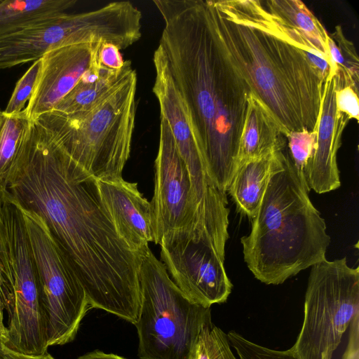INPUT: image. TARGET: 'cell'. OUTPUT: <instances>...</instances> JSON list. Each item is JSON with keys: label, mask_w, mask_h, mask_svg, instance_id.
Listing matches in <instances>:
<instances>
[{"label": "cell", "mask_w": 359, "mask_h": 359, "mask_svg": "<svg viewBox=\"0 0 359 359\" xmlns=\"http://www.w3.org/2000/svg\"><path fill=\"white\" fill-rule=\"evenodd\" d=\"M101 43L59 46L42 56L36 84L25 107L31 121L52 111L73 89L83 73L99 61Z\"/></svg>", "instance_id": "7c38bea8"}, {"label": "cell", "mask_w": 359, "mask_h": 359, "mask_svg": "<svg viewBox=\"0 0 359 359\" xmlns=\"http://www.w3.org/2000/svg\"><path fill=\"white\" fill-rule=\"evenodd\" d=\"M217 359H237L231 348L227 336L224 334H220L217 337Z\"/></svg>", "instance_id": "4dcf8cb0"}, {"label": "cell", "mask_w": 359, "mask_h": 359, "mask_svg": "<svg viewBox=\"0 0 359 359\" xmlns=\"http://www.w3.org/2000/svg\"><path fill=\"white\" fill-rule=\"evenodd\" d=\"M227 56L285 137L314 130L323 86L317 62L294 43L260 1H212Z\"/></svg>", "instance_id": "3957f363"}, {"label": "cell", "mask_w": 359, "mask_h": 359, "mask_svg": "<svg viewBox=\"0 0 359 359\" xmlns=\"http://www.w3.org/2000/svg\"><path fill=\"white\" fill-rule=\"evenodd\" d=\"M76 359H127L121 356L113 354L106 353L99 350L87 353L78 357Z\"/></svg>", "instance_id": "1f68e13d"}, {"label": "cell", "mask_w": 359, "mask_h": 359, "mask_svg": "<svg viewBox=\"0 0 359 359\" xmlns=\"http://www.w3.org/2000/svg\"><path fill=\"white\" fill-rule=\"evenodd\" d=\"M0 359H55L46 353L41 355H30L13 351L7 348L0 340Z\"/></svg>", "instance_id": "f546056e"}, {"label": "cell", "mask_w": 359, "mask_h": 359, "mask_svg": "<svg viewBox=\"0 0 359 359\" xmlns=\"http://www.w3.org/2000/svg\"><path fill=\"white\" fill-rule=\"evenodd\" d=\"M4 222L2 215V203L0 193V283L4 280V265H3V239H4Z\"/></svg>", "instance_id": "d6a6232c"}, {"label": "cell", "mask_w": 359, "mask_h": 359, "mask_svg": "<svg viewBox=\"0 0 359 359\" xmlns=\"http://www.w3.org/2000/svg\"><path fill=\"white\" fill-rule=\"evenodd\" d=\"M214 325L211 321L203 326L193 346L189 359H217Z\"/></svg>", "instance_id": "484cf974"}, {"label": "cell", "mask_w": 359, "mask_h": 359, "mask_svg": "<svg viewBox=\"0 0 359 359\" xmlns=\"http://www.w3.org/2000/svg\"><path fill=\"white\" fill-rule=\"evenodd\" d=\"M287 140L288 154L302 184L310 191L304 178V172L312 158L316 145V129L290 132Z\"/></svg>", "instance_id": "603a6c76"}, {"label": "cell", "mask_w": 359, "mask_h": 359, "mask_svg": "<svg viewBox=\"0 0 359 359\" xmlns=\"http://www.w3.org/2000/svg\"><path fill=\"white\" fill-rule=\"evenodd\" d=\"M135 72L90 111L63 115L53 111L36 120L78 165L97 180L122 177L130 154L137 88Z\"/></svg>", "instance_id": "5b68a950"}, {"label": "cell", "mask_w": 359, "mask_h": 359, "mask_svg": "<svg viewBox=\"0 0 359 359\" xmlns=\"http://www.w3.org/2000/svg\"><path fill=\"white\" fill-rule=\"evenodd\" d=\"M73 44H77L74 14L67 13L0 35V69L34 62L50 49Z\"/></svg>", "instance_id": "9a60e30c"}, {"label": "cell", "mask_w": 359, "mask_h": 359, "mask_svg": "<svg viewBox=\"0 0 359 359\" xmlns=\"http://www.w3.org/2000/svg\"><path fill=\"white\" fill-rule=\"evenodd\" d=\"M164 27L154 65L171 80L198 149L226 194L250 90L219 39L212 1L154 0Z\"/></svg>", "instance_id": "7a4b0ae2"}, {"label": "cell", "mask_w": 359, "mask_h": 359, "mask_svg": "<svg viewBox=\"0 0 359 359\" xmlns=\"http://www.w3.org/2000/svg\"><path fill=\"white\" fill-rule=\"evenodd\" d=\"M76 0H0V35L67 13Z\"/></svg>", "instance_id": "d6986e66"}, {"label": "cell", "mask_w": 359, "mask_h": 359, "mask_svg": "<svg viewBox=\"0 0 359 359\" xmlns=\"http://www.w3.org/2000/svg\"><path fill=\"white\" fill-rule=\"evenodd\" d=\"M161 262L180 290L191 302L210 308L226 301L232 284L215 250L180 231L163 238Z\"/></svg>", "instance_id": "8fae6325"}, {"label": "cell", "mask_w": 359, "mask_h": 359, "mask_svg": "<svg viewBox=\"0 0 359 359\" xmlns=\"http://www.w3.org/2000/svg\"><path fill=\"white\" fill-rule=\"evenodd\" d=\"M335 104L338 111L344 114L349 120L359 121L358 93L351 86L335 90Z\"/></svg>", "instance_id": "4316f807"}, {"label": "cell", "mask_w": 359, "mask_h": 359, "mask_svg": "<svg viewBox=\"0 0 359 359\" xmlns=\"http://www.w3.org/2000/svg\"><path fill=\"white\" fill-rule=\"evenodd\" d=\"M288 152L271 174L251 231L241 238L254 276L279 285L326 259V224L311 203Z\"/></svg>", "instance_id": "277c9868"}, {"label": "cell", "mask_w": 359, "mask_h": 359, "mask_svg": "<svg viewBox=\"0 0 359 359\" xmlns=\"http://www.w3.org/2000/svg\"><path fill=\"white\" fill-rule=\"evenodd\" d=\"M226 335L237 359H295L290 349L280 351L267 348L248 340L235 331H229Z\"/></svg>", "instance_id": "cb8c5ba5"}, {"label": "cell", "mask_w": 359, "mask_h": 359, "mask_svg": "<svg viewBox=\"0 0 359 359\" xmlns=\"http://www.w3.org/2000/svg\"><path fill=\"white\" fill-rule=\"evenodd\" d=\"M41 58L33 62L16 83L13 92L3 112L13 114L22 111L26 107L25 103L31 98L41 69Z\"/></svg>", "instance_id": "d4e9b609"}, {"label": "cell", "mask_w": 359, "mask_h": 359, "mask_svg": "<svg viewBox=\"0 0 359 359\" xmlns=\"http://www.w3.org/2000/svg\"><path fill=\"white\" fill-rule=\"evenodd\" d=\"M154 243L175 233H190L194 241L196 208L189 175L170 128L161 116L155 161V186L151 201Z\"/></svg>", "instance_id": "30bf717a"}, {"label": "cell", "mask_w": 359, "mask_h": 359, "mask_svg": "<svg viewBox=\"0 0 359 359\" xmlns=\"http://www.w3.org/2000/svg\"><path fill=\"white\" fill-rule=\"evenodd\" d=\"M348 327V345L341 359H359V313L355 316Z\"/></svg>", "instance_id": "f1b7e54d"}, {"label": "cell", "mask_w": 359, "mask_h": 359, "mask_svg": "<svg viewBox=\"0 0 359 359\" xmlns=\"http://www.w3.org/2000/svg\"><path fill=\"white\" fill-rule=\"evenodd\" d=\"M140 300L135 325L141 359H189L210 308L189 301L149 248L139 270Z\"/></svg>", "instance_id": "8992f818"}, {"label": "cell", "mask_w": 359, "mask_h": 359, "mask_svg": "<svg viewBox=\"0 0 359 359\" xmlns=\"http://www.w3.org/2000/svg\"><path fill=\"white\" fill-rule=\"evenodd\" d=\"M101 200L121 239L134 252L145 253L154 242L151 207L137 184L123 178L97 180Z\"/></svg>", "instance_id": "5bb4252c"}, {"label": "cell", "mask_w": 359, "mask_h": 359, "mask_svg": "<svg viewBox=\"0 0 359 359\" xmlns=\"http://www.w3.org/2000/svg\"><path fill=\"white\" fill-rule=\"evenodd\" d=\"M6 191L20 208L45 222L79 279L90 308L135 325L139 270L146 252L133 251L121 239L101 200L97 180L36 121L29 125Z\"/></svg>", "instance_id": "6da1fadb"}, {"label": "cell", "mask_w": 359, "mask_h": 359, "mask_svg": "<svg viewBox=\"0 0 359 359\" xmlns=\"http://www.w3.org/2000/svg\"><path fill=\"white\" fill-rule=\"evenodd\" d=\"M359 313V268L346 258L311 266L303 324L290 348L295 359H332L343 334Z\"/></svg>", "instance_id": "ba28073f"}, {"label": "cell", "mask_w": 359, "mask_h": 359, "mask_svg": "<svg viewBox=\"0 0 359 359\" xmlns=\"http://www.w3.org/2000/svg\"><path fill=\"white\" fill-rule=\"evenodd\" d=\"M264 6L272 18L280 25L292 29L313 42L330 65H333L327 46L328 33L318 18L299 0H269Z\"/></svg>", "instance_id": "ffe728a7"}, {"label": "cell", "mask_w": 359, "mask_h": 359, "mask_svg": "<svg viewBox=\"0 0 359 359\" xmlns=\"http://www.w3.org/2000/svg\"><path fill=\"white\" fill-rule=\"evenodd\" d=\"M20 208L34 259L48 345L67 344L90 308L86 292L43 219Z\"/></svg>", "instance_id": "9c48e42d"}, {"label": "cell", "mask_w": 359, "mask_h": 359, "mask_svg": "<svg viewBox=\"0 0 359 359\" xmlns=\"http://www.w3.org/2000/svg\"><path fill=\"white\" fill-rule=\"evenodd\" d=\"M284 149L248 161L234 171L227 191L235 202L237 210L251 219L257 212L271 174L284 156Z\"/></svg>", "instance_id": "e0dca14e"}, {"label": "cell", "mask_w": 359, "mask_h": 359, "mask_svg": "<svg viewBox=\"0 0 359 359\" xmlns=\"http://www.w3.org/2000/svg\"><path fill=\"white\" fill-rule=\"evenodd\" d=\"M4 222V283L1 299L8 315L9 349L25 355L48 353L46 323L27 229L18 203L1 198Z\"/></svg>", "instance_id": "52a82bcc"}, {"label": "cell", "mask_w": 359, "mask_h": 359, "mask_svg": "<svg viewBox=\"0 0 359 359\" xmlns=\"http://www.w3.org/2000/svg\"><path fill=\"white\" fill-rule=\"evenodd\" d=\"M99 60L102 66L113 70L121 69L125 64L120 50L114 44L102 43L99 49Z\"/></svg>", "instance_id": "83f0119b"}, {"label": "cell", "mask_w": 359, "mask_h": 359, "mask_svg": "<svg viewBox=\"0 0 359 359\" xmlns=\"http://www.w3.org/2000/svg\"><path fill=\"white\" fill-rule=\"evenodd\" d=\"M327 46L333 65L336 89L352 87L358 93L359 59L352 41L344 35L337 25L333 33L328 34Z\"/></svg>", "instance_id": "7402d4cb"}, {"label": "cell", "mask_w": 359, "mask_h": 359, "mask_svg": "<svg viewBox=\"0 0 359 359\" xmlns=\"http://www.w3.org/2000/svg\"><path fill=\"white\" fill-rule=\"evenodd\" d=\"M285 137L271 114L250 93L238 144L236 168L248 161L284 149L286 145Z\"/></svg>", "instance_id": "ac0fdd59"}, {"label": "cell", "mask_w": 359, "mask_h": 359, "mask_svg": "<svg viewBox=\"0 0 359 359\" xmlns=\"http://www.w3.org/2000/svg\"><path fill=\"white\" fill-rule=\"evenodd\" d=\"M1 109H0V113H1Z\"/></svg>", "instance_id": "836d02e7"}, {"label": "cell", "mask_w": 359, "mask_h": 359, "mask_svg": "<svg viewBox=\"0 0 359 359\" xmlns=\"http://www.w3.org/2000/svg\"><path fill=\"white\" fill-rule=\"evenodd\" d=\"M135 72L130 60H126L118 70L102 66L99 60L83 73L52 111L63 115L86 113L118 89Z\"/></svg>", "instance_id": "2e32d148"}, {"label": "cell", "mask_w": 359, "mask_h": 359, "mask_svg": "<svg viewBox=\"0 0 359 359\" xmlns=\"http://www.w3.org/2000/svg\"><path fill=\"white\" fill-rule=\"evenodd\" d=\"M31 120L26 109L13 114L0 113V192L7 184Z\"/></svg>", "instance_id": "44dd1931"}, {"label": "cell", "mask_w": 359, "mask_h": 359, "mask_svg": "<svg viewBox=\"0 0 359 359\" xmlns=\"http://www.w3.org/2000/svg\"><path fill=\"white\" fill-rule=\"evenodd\" d=\"M335 90L334 75L329 74L323 86L316 126V149L304 172L309 190L313 189L318 194L335 190L341 185L337 155L343 131L350 120L337 111Z\"/></svg>", "instance_id": "4fadbf2b"}]
</instances>
